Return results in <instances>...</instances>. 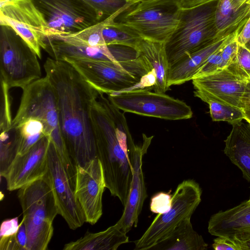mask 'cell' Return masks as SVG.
Wrapping results in <instances>:
<instances>
[{"label": "cell", "mask_w": 250, "mask_h": 250, "mask_svg": "<svg viewBox=\"0 0 250 250\" xmlns=\"http://www.w3.org/2000/svg\"><path fill=\"white\" fill-rule=\"evenodd\" d=\"M103 36L106 45L120 44L137 49L144 38L132 27L114 21L107 24L103 31Z\"/></svg>", "instance_id": "cell-27"}, {"label": "cell", "mask_w": 250, "mask_h": 250, "mask_svg": "<svg viewBox=\"0 0 250 250\" xmlns=\"http://www.w3.org/2000/svg\"><path fill=\"white\" fill-rule=\"evenodd\" d=\"M95 10L103 20L127 6L137 3L128 0H83Z\"/></svg>", "instance_id": "cell-30"}, {"label": "cell", "mask_w": 250, "mask_h": 250, "mask_svg": "<svg viewBox=\"0 0 250 250\" xmlns=\"http://www.w3.org/2000/svg\"><path fill=\"white\" fill-rule=\"evenodd\" d=\"M232 126L224 152L250 183V124L242 121Z\"/></svg>", "instance_id": "cell-22"}, {"label": "cell", "mask_w": 250, "mask_h": 250, "mask_svg": "<svg viewBox=\"0 0 250 250\" xmlns=\"http://www.w3.org/2000/svg\"><path fill=\"white\" fill-rule=\"evenodd\" d=\"M16 234L0 237V250H21L19 244Z\"/></svg>", "instance_id": "cell-38"}, {"label": "cell", "mask_w": 250, "mask_h": 250, "mask_svg": "<svg viewBox=\"0 0 250 250\" xmlns=\"http://www.w3.org/2000/svg\"><path fill=\"white\" fill-rule=\"evenodd\" d=\"M90 120L96 157L100 161L106 188L125 205L131 183L135 145L125 121L116 122L109 101L100 95L93 101Z\"/></svg>", "instance_id": "cell-2"}, {"label": "cell", "mask_w": 250, "mask_h": 250, "mask_svg": "<svg viewBox=\"0 0 250 250\" xmlns=\"http://www.w3.org/2000/svg\"><path fill=\"white\" fill-rule=\"evenodd\" d=\"M248 201L250 202V199L248 200Z\"/></svg>", "instance_id": "cell-49"}, {"label": "cell", "mask_w": 250, "mask_h": 250, "mask_svg": "<svg viewBox=\"0 0 250 250\" xmlns=\"http://www.w3.org/2000/svg\"><path fill=\"white\" fill-rule=\"evenodd\" d=\"M208 104L213 121H225L232 125L244 120V111L240 108L214 101Z\"/></svg>", "instance_id": "cell-29"}, {"label": "cell", "mask_w": 250, "mask_h": 250, "mask_svg": "<svg viewBox=\"0 0 250 250\" xmlns=\"http://www.w3.org/2000/svg\"><path fill=\"white\" fill-rule=\"evenodd\" d=\"M119 110L141 116L168 120L191 118V107L184 101L148 89H136L108 95Z\"/></svg>", "instance_id": "cell-10"}, {"label": "cell", "mask_w": 250, "mask_h": 250, "mask_svg": "<svg viewBox=\"0 0 250 250\" xmlns=\"http://www.w3.org/2000/svg\"><path fill=\"white\" fill-rule=\"evenodd\" d=\"M0 25L13 28L42 57L48 28L42 15L31 0H0Z\"/></svg>", "instance_id": "cell-12"}, {"label": "cell", "mask_w": 250, "mask_h": 250, "mask_svg": "<svg viewBox=\"0 0 250 250\" xmlns=\"http://www.w3.org/2000/svg\"><path fill=\"white\" fill-rule=\"evenodd\" d=\"M126 233L115 224L106 230L97 233L87 231L84 235L74 242L65 244L64 250H116L128 242Z\"/></svg>", "instance_id": "cell-23"}, {"label": "cell", "mask_w": 250, "mask_h": 250, "mask_svg": "<svg viewBox=\"0 0 250 250\" xmlns=\"http://www.w3.org/2000/svg\"><path fill=\"white\" fill-rule=\"evenodd\" d=\"M45 174L53 190L58 214L63 217L70 229L74 230L81 227L85 222V219L75 196V184L63 166L51 141Z\"/></svg>", "instance_id": "cell-13"}, {"label": "cell", "mask_w": 250, "mask_h": 250, "mask_svg": "<svg viewBox=\"0 0 250 250\" xmlns=\"http://www.w3.org/2000/svg\"><path fill=\"white\" fill-rule=\"evenodd\" d=\"M241 106L244 111H250V82L248 81L241 99Z\"/></svg>", "instance_id": "cell-41"}, {"label": "cell", "mask_w": 250, "mask_h": 250, "mask_svg": "<svg viewBox=\"0 0 250 250\" xmlns=\"http://www.w3.org/2000/svg\"><path fill=\"white\" fill-rule=\"evenodd\" d=\"M238 33L216 38L208 45L187 55L170 65L167 78L168 86L182 84L192 80L194 75L210 56L222 48Z\"/></svg>", "instance_id": "cell-20"}, {"label": "cell", "mask_w": 250, "mask_h": 250, "mask_svg": "<svg viewBox=\"0 0 250 250\" xmlns=\"http://www.w3.org/2000/svg\"><path fill=\"white\" fill-rule=\"evenodd\" d=\"M212 247L215 250H239L238 246L233 241L224 237L218 236L214 239Z\"/></svg>", "instance_id": "cell-37"}, {"label": "cell", "mask_w": 250, "mask_h": 250, "mask_svg": "<svg viewBox=\"0 0 250 250\" xmlns=\"http://www.w3.org/2000/svg\"><path fill=\"white\" fill-rule=\"evenodd\" d=\"M45 43V50L52 58L57 60L86 59L120 63L133 60L135 55L133 48L120 44L91 47L52 36L47 37Z\"/></svg>", "instance_id": "cell-16"}, {"label": "cell", "mask_w": 250, "mask_h": 250, "mask_svg": "<svg viewBox=\"0 0 250 250\" xmlns=\"http://www.w3.org/2000/svg\"><path fill=\"white\" fill-rule=\"evenodd\" d=\"M248 81L250 82V76L249 77Z\"/></svg>", "instance_id": "cell-48"}, {"label": "cell", "mask_w": 250, "mask_h": 250, "mask_svg": "<svg viewBox=\"0 0 250 250\" xmlns=\"http://www.w3.org/2000/svg\"><path fill=\"white\" fill-rule=\"evenodd\" d=\"M236 36L231 39L222 49L220 69L228 67L235 61L238 47V43L236 40Z\"/></svg>", "instance_id": "cell-34"}, {"label": "cell", "mask_w": 250, "mask_h": 250, "mask_svg": "<svg viewBox=\"0 0 250 250\" xmlns=\"http://www.w3.org/2000/svg\"><path fill=\"white\" fill-rule=\"evenodd\" d=\"M50 141V137L45 135L27 152L16 156L2 176L8 190L19 189L45 175Z\"/></svg>", "instance_id": "cell-17"}, {"label": "cell", "mask_w": 250, "mask_h": 250, "mask_svg": "<svg viewBox=\"0 0 250 250\" xmlns=\"http://www.w3.org/2000/svg\"><path fill=\"white\" fill-rule=\"evenodd\" d=\"M208 231L212 235L228 238L234 243L250 235V202L244 201L210 218Z\"/></svg>", "instance_id": "cell-19"}, {"label": "cell", "mask_w": 250, "mask_h": 250, "mask_svg": "<svg viewBox=\"0 0 250 250\" xmlns=\"http://www.w3.org/2000/svg\"><path fill=\"white\" fill-rule=\"evenodd\" d=\"M172 204V196L169 193L159 192L151 199L150 209L153 213H165L170 208Z\"/></svg>", "instance_id": "cell-32"}, {"label": "cell", "mask_w": 250, "mask_h": 250, "mask_svg": "<svg viewBox=\"0 0 250 250\" xmlns=\"http://www.w3.org/2000/svg\"><path fill=\"white\" fill-rule=\"evenodd\" d=\"M140 54L136 60L120 63L86 59L65 58L100 92L107 95L130 90L152 67Z\"/></svg>", "instance_id": "cell-6"}, {"label": "cell", "mask_w": 250, "mask_h": 250, "mask_svg": "<svg viewBox=\"0 0 250 250\" xmlns=\"http://www.w3.org/2000/svg\"><path fill=\"white\" fill-rule=\"evenodd\" d=\"M235 243L238 246L239 250H250V235Z\"/></svg>", "instance_id": "cell-43"}, {"label": "cell", "mask_w": 250, "mask_h": 250, "mask_svg": "<svg viewBox=\"0 0 250 250\" xmlns=\"http://www.w3.org/2000/svg\"><path fill=\"white\" fill-rule=\"evenodd\" d=\"M18 197L27 233L26 250H45L53 235V222L58 214L46 174L19 189Z\"/></svg>", "instance_id": "cell-3"}, {"label": "cell", "mask_w": 250, "mask_h": 250, "mask_svg": "<svg viewBox=\"0 0 250 250\" xmlns=\"http://www.w3.org/2000/svg\"><path fill=\"white\" fill-rule=\"evenodd\" d=\"M237 1H238V2H242V1H244L246 0H236Z\"/></svg>", "instance_id": "cell-47"}, {"label": "cell", "mask_w": 250, "mask_h": 250, "mask_svg": "<svg viewBox=\"0 0 250 250\" xmlns=\"http://www.w3.org/2000/svg\"><path fill=\"white\" fill-rule=\"evenodd\" d=\"M46 76L55 94L62 136L68 152L77 166L96 157L90 120V109L99 91L69 63L48 58Z\"/></svg>", "instance_id": "cell-1"}, {"label": "cell", "mask_w": 250, "mask_h": 250, "mask_svg": "<svg viewBox=\"0 0 250 250\" xmlns=\"http://www.w3.org/2000/svg\"><path fill=\"white\" fill-rule=\"evenodd\" d=\"M137 50L148 61L156 73V82L152 89L157 93H165L169 89L167 84L169 65L164 43L144 39Z\"/></svg>", "instance_id": "cell-25"}, {"label": "cell", "mask_w": 250, "mask_h": 250, "mask_svg": "<svg viewBox=\"0 0 250 250\" xmlns=\"http://www.w3.org/2000/svg\"><path fill=\"white\" fill-rule=\"evenodd\" d=\"M202 191L198 184L192 180L183 181L172 195V204L167 212L158 214L138 240L136 250H149L165 239L184 219L191 218L201 201Z\"/></svg>", "instance_id": "cell-9"}, {"label": "cell", "mask_w": 250, "mask_h": 250, "mask_svg": "<svg viewBox=\"0 0 250 250\" xmlns=\"http://www.w3.org/2000/svg\"><path fill=\"white\" fill-rule=\"evenodd\" d=\"M156 82V74L154 69L142 76L140 82L130 90L136 89H152V87Z\"/></svg>", "instance_id": "cell-36"}, {"label": "cell", "mask_w": 250, "mask_h": 250, "mask_svg": "<svg viewBox=\"0 0 250 250\" xmlns=\"http://www.w3.org/2000/svg\"><path fill=\"white\" fill-rule=\"evenodd\" d=\"M218 0L182 9L176 27L164 43L169 66L216 38L215 13Z\"/></svg>", "instance_id": "cell-5"}, {"label": "cell", "mask_w": 250, "mask_h": 250, "mask_svg": "<svg viewBox=\"0 0 250 250\" xmlns=\"http://www.w3.org/2000/svg\"><path fill=\"white\" fill-rule=\"evenodd\" d=\"M222 48L210 56L205 63L194 75L192 79L207 75L220 70L222 62L221 51Z\"/></svg>", "instance_id": "cell-33"}, {"label": "cell", "mask_w": 250, "mask_h": 250, "mask_svg": "<svg viewBox=\"0 0 250 250\" xmlns=\"http://www.w3.org/2000/svg\"><path fill=\"white\" fill-rule=\"evenodd\" d=\"M0 174L5 173L18 154V137L12 126L0 127Z\"/></svg>", "instance_id": "cell-28"}, {"label": "cell", "mask_w": 250, "mask_h": 250, "mask_svg": "<svg viewBox=\"0 0 250 250\" xmlns=\"http://www.w3.org/2000/svg\"><path fill=\"white\" fill-rule=\"evenodd\" d=\"M207 247L202 236L193 229L190 218H188L149 250H204Z\"/></svg>", "instance_id": "cell-24"}, {"label": "cell", "mask_w": 250, "mask_h": 250, "mask_svg": "<svg viewBox=\"0 0 250 250\" xmlns=\"http://www.w3.org/2000/svg\"><path fill=\"white\" fill-rule=\"evenodd\" d=\"M132 6H127L110 17L78 32L65 36H52L62 40L80 43L91 47H102L106 45L103 36L104 27Z\"/></svg>", "instance_id": "cell-26"}, {"label": "cell", "mask_w": 250, "mask_h": 250, "mask_svg": "<svg viewBox=\"0 0 250 250\" xmlns=\"http://www.w3.org/2000/svg\"><path fill=\"white\" fill-rule=\"evenodd\" d=\"M131 7L119 22L132 27L144 39L163 43L176 27L182 10L179 0H154Z\"/></svg>", "instance_id": "cell-8"}, {"label": "cell", "mask_w": 250, "mask_h": 250, "mask_svg": "<svg viewBox=\"0 0 250 250\" xmlns=\"http://www.w3.org/2000/svg\"><path fill=\"white\" fill-rule=\"evenodd\" d=\"M236 37V40L240 45H245L249 42L250 41V17Z\"/></svg>", "instance_id": "cell-39"}, {"label": "cell", "mask_w": 250, "mask_h": 250, "mask_svg": "<svg viewBox=\"0 0 250 250\" xmlns=\"http://www.w3.org/2000/svg\"><path fill=\"white\" fill-rule=\"evenodd\" d=\"M250 17V0H218L215 13L216 38L239 33Z\"/></svg>", "instance_id": "cell-21"}, {"label": "cell", "mask_w": 250, "mask_h": 250, "mask_svg": "<svg viewBox=\"0 0 250 250\" xmlns=\"http://www.w3.org/2000/svg\"><path fill=\"white\" fill-rule=\"evenodd\" d=\"M31 0L47 24L48 37L70 35L103 20L83 0Z\"/></svg>", "instance_id": "cell-11"}, {"label": "cell", "mask_w": 250, "mask_h": 250, "mask_svg": "<svg viewBox=\"0 0 250 250\" xmlns=\"http://www.w3.org/2000/svg\"><path fill=\"white\" fill-rule=\"evenodd\" d=\"M192 81L194 96L206 103L214 101L242 109L241 99L248 81L229 67L193 79Z\"/></svg>", "instance_id": "cell-15"}, {"label": "cell", "mask_w": 250, "mask_h": 250, "mask_svg": "<svg viewBox=\"0 0 250 250\" xmlns=\"http://www.w3.org/2000/svg\"><path fill=\"white\" fill-rule=\"evenodd\" d=\"M75 194L85 222L95 224L103 214L102 197L106 188L103 167L95 158L76 166Z\"/></svg>", "instance_id": "cell-14"}, {"label": "cell", "mask_w": 250, "mask_h": 250, "mask_svg": "<svg viewBox=\"0 0 250 250\" xmlns=\"http://www.w3.org/2000/svg\"><path fill=\"white\" fill-rule=\"evenodd\" d=\"M30 117L42 123L46 135L50 137L64 167L68 171L72 170L75 165L62 136L54 90L46 76L22 89L20 104L13 119L12 126Z\"/></svg>", "instance_id": "cell-4"}, {"label": "cell", "mask_w": 250, "mask_h": 250, "mask_svg": "<svg viewBox=\"0 0 250 250\" xmlns=\"http://www.w3.org/2000/svg\"><path fill=\"white\" fill-rule=\"evenodd\" d=\"M244 113H245L244 120L250 124V111H245Z\"/></svg>", "instance_id": "cell-44"}, {"label": "cell", "mask_w": 250, "mask_h": 250, "mask_svg": "<svg viewBox=\"0 0 250 250\" xmlns=\"http://www.w3.org/2000/svg\"><path fill=\"white\" fill-rule=\"evenodd\" d=\"M229 67L248 81L250 76V49L246 45L238 44L235 61Z\"/></svg>", "instance_id": "cell-31"}, {"label": "cell", "mask_w": 250, "mask_h": 250, "mask_svg": "<svg viewBox=\"0 0 250 250\" xmlns=\"http://www.w3.org/2000/svg\"><path fill=\"white\" fill-rule=\"evenodd\" d=\"M218 0H179L182 9H188Z\"/></svg>", "instance_id": "cell-42"}, {"label": "cell", "mask_w": 250, "mask_h": 250, "mask_svg": "<svg viewBox=\"0 0 250 250\" xmlns=\"http://www.w3.org/2000/svg\"><path fill=\"white\" fill-rule=\"evenodd\" d=\"M19 228L18 217L4 220L2 222L0 226V237L15 234L18 232Z\"/></svg>", "instance_id": "cell-35"}, {"label": "cell", "mask_w": 250, "mask_h": 250, "mask_svg": "<svg viewBox=\"0 0 250 250\" xmlns=\"http://www.w3.org/2000/svg\"><path fill=\"white\" fill-rule=\"evenodd\" d=\"M16 236L21 250H26L27 233L26 227L23 219H22L19 225V228L17 232Z\"/></svg>", "instance_id": "cell-40"}, {"label": "cell", "mask_w": 250, "mask_h": 250, "mask_svg": "<svg viewBox=\"0 0 250 250\" xmlns=\"http://www.w3.org/2000/svg\"><path fill=\"white\" fill-rule=\"evenodd\" d=\"M153 136L143 134L142 146H136L134 154L133 175L129 191L122 215L116 223L124 232L127 233L134 226L136 227L138 217L147 197L142 170V159L146 153Z\"/></svg>", "instance_id": "cell-18"}, {"label": "cell", "mask_w": 250, "mask_h": 250, "mask_svg": "<svg viewBox=\"0 0 250 250\" xmlns=\"http://www.w3.org/2000/svg\"><path fill=\"white\" fill-rule=\"evenodd\" d=\"M249 49H250V41L245 45Z\"/></svg>", "instance_id": "cell-46"}, {"label": "cell", "mask_w": 250, "mask_h": 250, "mask_svg": "<svg viewBox=\"0 0 250 250\" xmlns=\"http://www.w3.org/2000/svg\"><path fill=\"white\" fill-rule=\"evenodd\" d=\"M0 25V80L22 90L42 78L38 56L13 28Z\"/></svg>", "instance_id": "cell-7"}, {"label": "cell", "mask_w": 250, "mask_h": 250, "mask_svg": "<svg viewBox=\"0 0 250 250\" xmlns=\"http://www.w3.org/2000/svg\"></svg>", "instance_id": "cell-50"}, {"label": "cell", "mask_w": 250, "mask_h": 250, "mask_svg": "<svg viewBox=\"0 0 250 250\" xmlns=\"http://www.w3.org/2000/svg\"><path fill=\"white\" fill-rule=\"evenodd\" d=\"M128 0L135 1L137 3H139V2H147V1H152V0Z\"/></svg>", "instance_id": "cell-45"}]
</instances>
